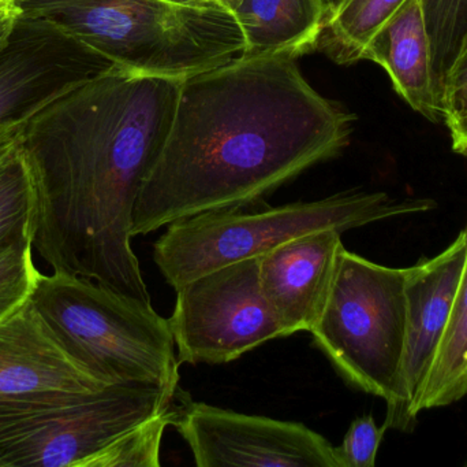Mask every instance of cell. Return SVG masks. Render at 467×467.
Listing matches in <instances>:
<instances>
[{"label": "cell", "mask_w": 467, "mask_h": 467, "mask_svg": "<svg viewBox=\"0 0 467 467\" xmlns=\"http://www.w3.org/2000/svg\"><path fill=\"white\" fill-rule=\"evenodd\" d=\"M324 5V13H326V21L335 13L337 7H339L342 0H321ZM324 21V22H326ZM324 25V24H323Z\"/></svg>", "instance_id": "cell-27"}, {"label": "cell", "mask_w": 467, "mask_h": 467, "mask_svg": "<svg viewBox=\"0 0 467 467\" xmlns=\"http://www.w3.org/2000/svg\"><path fill=\"white\" fill-rule=\"evenodd\" d=\"M334 228L296 236L260 255V285L287 336L306 331L320 317L343 249Z\"/></svg>", "instance_id": "cell-12"}, {"label": "cell", "mask_w": 467, "mask_h": 467, "mask_svg": "<svg viewBox=\"0 0 467 467\" xmlns=\"http://www.w3.org/2000/svg\"><path fill=\"white\" fill-rule=\"evenodd\" d=\"M18 16L19 11L16 0H0V19L14 21Z\"/></svg>", "instance_id": "cell-26"}, {"label": "cell", "mask_w": 467, "mask_h": 467, "mask_svg": "<svg viewBox=\"0 0 467 467\" xmlns=\"http://www.w3.org/2000/svg\"><path fill=\"white\" fill-rule=\"evenodd\" d=\"M365 60L387 71L395 92L414 111L431 122H444L441 84L420 0H406L376 36Z\"/></svg>", "instance_id": "cell-14"}, {"label": "cell", "mask_w": 467, "mask_h": 467, "mask_svg": "<svg viewBox=\"0 0 467 467\" xmlns=\"http://www.w3.org/2000/svg\"><path fill=\"white\" fill-rule=\"evenodd\" d=\"M104 387L68 356L30 299L0 321V395Z\"/></svg>", "instance_id": "cell-13"}, {"label": "cell", "mask_w": 467, "mask_h": 467, "mask_svg": "<svg viewBox=\"0 0 467 467\" xmlns=\"http://www.w3.org/2000/svg\"><path fill=\"white\" fill-rule=\"evenodd\" d=\"M32 249V240H26L0 254V321L21 307L35 290L40 273Z\"/></svg>", "instance_id": "cell-21"}, {"label": "cell", "mask_w": 467, "mask_h": 467, "mask_svg": "<svg viewBox=\"0 0 467 467\" xmlns=\"http://www.w3.org/2000/svg\"><path fill=\"white\" fill-rule=\"evenodd\" d=\"M406 0H342L324 22L312 52H321L337 65L365 60L376 36Z\"/></svg>", "instance_id": "cell-16"}, {"label": "cell", "mask_w": 467, "mask_h": 467, "mask_svg": "<svg viewBox=\"0 0 467 467\" xmlns=\"http://www.w3.org/2000/svg\"><path fill=\"white\" fill-rule=\"evenodd\" d=\"M178 398L171 427L199 467H340L335 447L304 424Z\"/></svg>", "instance_id": "cell-9"}, {"label": "cell", "mask_w": 467, "mask_h": 467, "mask_svg": "<svg viewBox=\"0 0 467 467\" xmlns=\"http://www.w3.org/2000/svg\"><path fill=\"white\" fill-rule=\"evenodd\" d=\"M233 16L244 33L242 57L309 54L326 21L321 0H242Z\"/></svg>", "instance_id": "cell-15"}, {"label": "cell", "mask_w": 467, "mask_h": 467, "mask_svg": "<svg viewBox=\"0 0 467 467\" xmlns=\"http://www.w3.org/2000/svg\"><path fill=\"white\" fill-rule=\"evenodd\" d=\"M451 137L452 150L467 156V117L446 125Z\"/></svg>", "instance_id": "cell-24"}, {"label": "cell", "mask_w": 467, "mask_h": 467, "mask_svg": "<svg viewBox=\"0 0 467 467\" xmlns=\"http://www.w3.org/2000/svg\"><path fill=\"white\" fill-rule=\"evenodd\" d=\"M215 2L218 3L221 7H223L224 10L233 14L234 11L236 10V7L241 5L242 0H215Z\"/></svg>", "instance_id": "cell-29"}, {"label": "cell", "mask_w": 467, "mask_h": 467, "mask_svg": "<svg viewBox=\"0 0 467 467\" xmlns=\"http://www.w3.org/2000/svg\"><path fill=\"white\" fill-rule=\"evenodd\" d=\"M35 217V183L18 144L0 165V254L32 240Z\"/></svg>", "instance_id": "cell-18"}, {"label": "cell", "mask_w": 467, "mask_h": 467, "mask_svg": "<svg viewBox=\"0 0 467 467\" xmlns=\"http://www.w3.org/2000/svg\"><path fill=\"white\" fill-rule=\"evenodd\" d=\"M467 252L465 230L436 257L422 258L406 277V343L400 392L383 427L411 432L425 381L449 323Z\"/></svg>", "instance_id": "cell-11"}, {"label": "cell", "mask_w": 467, "mask_h": 467, "mask_svg": "<svg viewBox=\"0 0 467 467\" xmlns=\"http://www.w3.org/2000/svg\"><path fill=\"white\" fill-rule=\"evenodd\" d=\"M296 60L238 55L182 80L169 136L134 205L133 238L263 200L343 153L356 117L318 93Z\"/></svg>", "instance_id": "cell-2"}, {"label": "cell", "mask_w": 467, "mask_h": 467, "mask_svg": "<svg viewBox=\"0 0 467 467\" xmlns=\"http://www.w3.org/2000/svg\"><path fill=\"white\" fill-rule=\"evenodd\" d=\"M408 268H389L348 251L320 317L315 345L353 388L394 405L406 343Z\"/></svg>", "instance_id": "cell-7"}, {"label": "cell", "mask_w": 467, "mask_h": 467, "mask_svg": "<svg viewBox=\"0 0 467 467\" xmlns=\"http://www.w3.org/2000/svg\"><path fill=\"white\" fill-rule=\"evenodd\" d=\"M175 291L169 325L181 364H227L288 337L261 290L260 257L208 271Z\"/></svg>", "instance_id": "cell-8"}, {"label": "cell", "mask_w": 467, "mask_h": 467, "mask_svg": "<svg viewBox=\"0 0 467 467\" xmlns=\"http://www.w3.org/2000/svg\"><path fill=\"white\" fill-rule=\"evenodd\" d=\"M444 125L467 117V35L441 84Z\"/></svg>", "instance_id": "cell-23"}, {"label": "cell", "mask_w": 467, "mask_h": 467, "mask_svg": "<svg viewBox=\"0 0 467 467\" xmlns=\"http://www.w3.org/2000/svg\"><path fill=\"white\" fill-rule=\"evenodd\" d=\"M180 391L109 386L0 395V467H98L118 441L171 411Z\"/></svg>", "instance_id": "cell-6"}, {"label": "cell", "mask_w": 467, "mask_h": 467, "mask_svg": "<svg viewBox=\"0 0 467 467\" xmlns=\"http://www.w3.org/2000/svg\"><path fill=\"white\" fill-rule=\"evenodd\" d=\"M25 125V123H24ZM24 125L13 126V128L0 131V165L8 158L11 153L16 150L21 139Z\"/></svg>", "instance_id": "cell-25"}, {"label": "cell", "mask_w": 467, "mask_h": 467, "mask_svg": "<svg viewBox=\"0 0 467 467\" xmlns=\"http://www.w3.org/2000/svg\"><path fill=\"white\" fill-rule=\"evenodd\" d=\"M13 22L14 21H8V19H0V46H2L3 41L7 38L11 27H13Z\"/></svg>", "instance_id": "cell-28"}, {"label": "cell", "mask_w": 467, "mask_h": 467, "mask_svg": "<svg viewBox=\"0 0 467 467\" xmlns=\"http://www.w3.org/2000/svg\"><path fill=\"white\" fill-rule=\"evenodd\" d=\"M114 68L51 22L14 19L0 46V131L24 125L60 96Z\"/></svg>", "instance_id": "cell-10"}, {"label": "cell", "mask_w": 467, "mask_h": 467, "mask_svg": "<svg viewBox=\"0 0 467 467\" xmlns=\"http://www.w3.org/2000/svg\"><path fill=\"white\" fill-rule=\"evenodd\" d=\"M386 428H379L372 414L351 422L343 443L335 447L340 467H373Z\"/></svg>", "instance_id": "cell-22"}, {"label": "cell", "mask_w": 467, "mask_h": 467, "mask_svg": "<svg viewBox=\"0 0 467 467\" xmlns=\"http://www.w3.org/2000/svg\"><path fill=\"white\" fill-rule=\"evenodd\" d=\"M30 302L68 356L104 386L180 388L169 320L100 282L38 274Z\"/></svg>", "instance_id": "cell-5"}, {"label": "cell", "mask_w": 467, "mask_h": 467, "mask_svg": "<svg viewBox=\"0 0 467 467\" xmlns=\"http://www.w3.org/2000/svg\"><path fill=\"white\" fill-rule=\"evenodd\" d=\"M169 2L181 3V5H204V3H213L215 0H169Z\"/></svg>", "instance_id": "cell-30"}, {"label": "cell", "mask_w": 467, "mask_h": 467, "mask_svg": "<svg viewBox=\"0 0 467 467\" xmlns=\"http://www.w3.org/2000/svg\"><path fill=\"white\" fill-rule=\"evenodd\" d=\"M436 207L431 199H394L386 192L348 191L313 202L271 207L263 200L205 211L167 227L153 247V260L174 290L186 282L260 257L313 230L346 232L372 222Z\"/></svg>", "instance_id": "cell-4"}, {"label": "cell", "mask_w": 467, "mask_h": 467, "mask_svg": "<svg viewBox=\"0 0 467 467\" xmlns=\"http://www.w3.org/2000/svg\"><path fill=\"white\" fill-rule=\"evenodd\" d=\"M18 18L44 19L115 63L186 79L241 55L235 16L218 3L169 0H16Z\"/></svg>", "instance_id": "cell-3"}, {"label": "cell", "mask_w": 467, "mask_h": 467, "mask_svg": "<svg viewBox=\"0 0 467 467\" xmlns=\"http://www.w3.org/2000/svg\"><path fill=\"white\" fill-rule=\"evenodd\" d=\"M439 84L467 35V0H420Z\"/></svg>", "instance_id": "cell-19"}, {"label": "cell", "mask_w": 467, "mask_h": 467, "mask_svg": "<svg viewBox=\"0 0 467 467\" xmlns=\"http://www.w3.org/2000/svg\"><path fill=\"white\" fill-rule=\"evenodd\" d=\"M177 406L118 441L99 461L98 467H159L164 432L172 425Z\"/></svg>", "instance_id": "cell-20"}, {"label": "cell", "mask_w": 467, "mask_h": 467, "mask_svg": "<svg viewBox=\"0 0 467 467\" xmlns=\"http://www.w3.org/2000/svg\"><path fill=\"white\" fill-rule=\"evenodd\" d=\"M181 85V79L117 66L25 123L19 147L35 183L32 244L54 271L150 303L131 222L169 136Z\"/></svg>", "instance_id": "cell-1"}, {"label": "cell", "mask_w": 467, "mask_h": 467, "mask_svg": "<svg viewBox=\"0 0 467 467\" xmlns=\"http://www.w3.org/2000/svg\"><path fill=\"white\" fill-rule=\"evenodd\" d=\"M467 236V225L465 229ZM467 395V252L462 276L452 303L446 331L433 359L419 414L430 409L460 402Z\"/></svg>", "instance_id": "cell-17"}]
</instances>
